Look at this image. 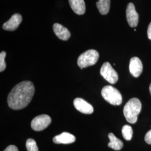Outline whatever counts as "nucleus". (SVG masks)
Instances as JSON below:
<instances>
[{
    "label": "nucleus",
    "mask_w": 151,
    "mask_h": 151,
    "mask_svg": "<svg viewBox=\"0 0 151 151\" xmlns=\"http://www.w3.org/2000/svg\"><path fill=\"white\" fill-rule=\"evenodd\" d=\"M35 88L32 82L22 81L14 87L7 97L9 106L14 110L27 107L32 100Z\"/></svg>",
    "instance_id": "f257e3e1"
},
{
    "label": "nucleus",
    "mask_w": 151,
    "mask_h": 151,
    "mask_svg": "<svg viewBox=\"0 0 151 151\" xmlns=\"http://www.w3.org/2000/svg\"><path fill=\"white\" fill-rule=\"evenodd\" d=\"M142 110V103L137 98H132L124 106L123 113L127 122L134 124L138 120V116Z\"/></svg>",
    "instance_id": "f03ea898"
},
{
    "label": "nucleus",
    "mask_w": 151,
    "mask_h": 151,
    "mask_svg": "<svg viewBox=\"0 0 151 151\" xmlns=\"http://www.w3.org/2000/svg\"><path fill=\"white\" fill-rule=\"evenodd\" d=\"M103 98L109 104L113 105H120L122 103V96L116 88L112 86H105L101 90Z\"/></svg>",
    "instance_id": "7ed1b4c3"
},
{
    "label": "nucleus",
    "mask_w": 151,
    "mask_h": 151,
    "mask_svg": "<svg viewBox=\"0 0 151 151\" xmlns=\"http://www.w3.org/2000/svg\"><path fill=\"white\" fill-rule=\"evenodd\" d=\"M99 58V52L94 49H90L82 53L77 60V65L82 69L95 65Z\"/></svg>",
    "instance_id": "20e7f679"
},
{
    "label": "nucleus",
    "mask_w": 151,
    "mask_h": 151,
    "mask_svg": "<svg viewBox=\"0 0 151 151\" xmlns=\"http://www.w3.org/2000/svg\"><path fill=\"white\" fill-rule=\"evenodd\" d=\"M100 75L111 84H115L119 78L117 72L109 62H105L100 69Z\"/></svg>",
    "instance_id": "39448f33"
},
{
    "label": "nucleus",
    "mask_w": 151,
    "mask_h": 151,
    "mask_svg": "<svg viewBox=\"0 0 151 151\" xmlns=\"http://www.w3.org/2000/svg\"><path fill=\"white\" fill-rule=\"evenodd\" d=\"M52 122L51 118L48 115H40L32 119L31 127L35 131H42L47 128Z\"/></svg>",
    "instance_id": "423d86ee"
},
{
    "label": "nucleus",
    "mask_w": 151,
    "mask_h": 151,
    "mask_svg": "<svg viewBox=\"0 0 151 151\" xmlns=\"http://www.w3.org/2000/svg\"><path fill=\"white\" fill-rule=\"evenodd\" d=\"M126 16L128 24L131 27H135L138 25L139 16L135 10V6L133 3H129L126 10Z\"/></svg>",
    "instance_id": "0eeeda50"
},
{
    "label": "nucleus",
    "mask_w": 151,
    "mask_h": 151,
    "mask_svg": "<svg viewBox=\"0 0 151 151\" xmlns=\"http://www.w3.org/2000/svg\"><path fill=\"white\" fill-rule=\"evenodd\" d=\"M76 109L82 113L91 114L93 112V108L90 104L81 98H76L73 101Z\"/></svg>",
    "instance_id": "6e6552de"
},
{
    "label": "nucleus",
    "mask_w": 151,
    "mask_h": 151,
    "mask_svg": "<svg viewBox=\"0 0 151 151\" xmlns=\"http://www.w3.org/2000/svg\"><path fill=\"white\" fill-rule=\"evenodd\" d=\"M22 20V16L19 14H15L11 16L10 19L5 22L3 25V29L8 31H14L17 29Z\"/></svg>",
    "instance_id": "1a4fd4ad"
},
{
    "label": "nucleus",
    "mask_w": 151,
    "mask_h": 151,
    "mask_svg": "<svg viewBox=\"0 0 151 151\" xmlns=\"http://www.w3.org/2000/svg\"><path fill=\"white\" fill-rule=\"evenodd\" d=\"M129 71L131 75L134 77H138L143 71V65L140 59L138 57L131 58L129 63Z\"/></svg>",
    "instance_id": "9d476101"
},
{
    "label": "nucleus",
    "mask_w": 151,
    "mask_h": 151,
    "mask_svg": "<svg viewBox=\"0 0 151 151\" xmlns=\"http://www.w3.org/2000/svg\"><path fill=\"white\" fill-rule=\"evenodd\" d=\"M55 34L60 40L66 41L70 37V31L65 27L58 23H55L53 27Z\"/></svg>",
    "instance_id": "9b49d317"
},
{
    "label": "nucleus",
    "mask_w": 151,
    "mask_h": 151,
    "mask_svg": "<svg viewBox=\"0 0 151 151\" xmlns=\"http://www.w3.org/2000/svg\"><path fill=\"white\" fill-rule=\"evenodd\" d=\"M76 137L67 132H63L59 135L55 136L53 141L55 144H70L75 142Z\"/></svg>",
    "instance_id": "f8f14e48"
},
{
    "label": "nucleus",
    "mask_w": 151,
    "mask_h": 151,
    "mask_svg": "<svg viewBox=\"0 0 151 151\" xmlns=\"http://www.w3.org/2000/svg\"><path fill=\"white\" fill-rule=\"evenodd\" d=\"M72 10L78 15H83L86 11V5L84 0H68Z\"/></svg>",
    "instance_id": "ddd939ff"
},
{
    "label": "nucleus",
    "mask_w": 151,
    "mask_h": 151,
    "mask_svg": "<svg viewBox=\"0 0 151 151\" xmlns=\"http://www.w3.org/2000/svg\"><path fill=\"white\" fill-rule=\"evenodd\" d=\"M110 142L108 143V147L115 151H119L122 149L124 146L123 142L118 138L113 133H110L108 134Z\"/></svg>",
    "instance_id": "4468645a"
},
{
    "label": "nucleus",
    "mask_w": 151,
    "mask_h": 151,
    "mask_svg": "<svg viewBox=\"0 0 151 151\" xmlns=\"http://www.w3.org/2000/svg\"><path fill=\"white\" fill-rule=\"evenodd\" d=\"M96 6L101 15H106L110 10V0H99L96 2Z\"/></svg>",
    "instance_id": "2eb2a0df"
},
{
    "label": "nucleus",
    "mask_w": 151,
    "mask_h": 151,
    "mask_svg": "<svg viewBox=\"0 0 151 151\" xmlns=\"http://www.w3.org/2000/svg\"><path fill=\"white\" fill-rule=\"evenodd\" d=\"M133 129L129 125H125L122 128V135L126 140H131L133 137Z\"/></svg>",
    "instance_id": "dca6fc26"
},
{
    "label": "nucleus",
    "mask_w": 151,
    "mask_h": 151,
    "mask_svg": "<svg viewBox=\"0 0 151 151\" xmlns=\"http://www.w3.org/2000/svg\"><path fill=\"white\" fill-rule=\"evenodd\" d=\"M26 147L27 151H39L36 142L33 139L29 138L26 142Z\"/></svg>",
    "instance_id": "f3484780"
},
{
    "label": "nucleus",
    "mask_w": 151,
    "mask_h": 151,
    "mask_svg": "<svg viewBox=\"0 0 151 151\" xmlns=\"http://www.w3.org/2000/svg\"><path fill=\"white\" fill-rule=\"evenodd\" d=\"M6 53L5 51H2L0 53V72H2V71L5 70L6 67L5 58Z\"/></svg>",
    "instance_id": "a211bd4d"
},
{
    "label": "nucleus",
    "mask_w": 151,
    "mask_h": 151,
    "mask_svg": "<svg viewBox=\"0 0 151 151\" xmlns=\"http://www.w3.org/2000/svg\"><path fill=\"white\" fill-rule=\"evenodd\" d=\"M145 140L147 144L151 145V129L146 133Z\"/></svg>",
    "instance_id": "6ab92c4d"
},
{
    "label": "nucleus",
    "mask_w": 151,
    "mask_h": 151,
    "mask_svg": "<svg viewBox=\"0 0 151 151\" xmlns=\"http://www.w3.org/2000/svg\"><path fill=\"white\" fill-rule=\"evenodd\" d=\"M4 151H19V150L16 146L14 145H10L8 146Z\"/></svg>",
    "instance_id": "aec40b11"
},
{
    "label": "nucleus",
    "mask_w": 151,
    "mask_h": 151,
    "mask_svg": "<svg viewBox=\"0 0 151 151\" xmlns=\"http://www.w3.org/2000/svg\"><path fill=\"white\" fill-rule=\"evenodd\" d=\"M147 35H148V38L151 40V22L147 29Z\"/></svg>",
    "instance_id": "412c9836"
},
{
    "label": "nucleus",
    "mask_w": 151,
    "mask_h": 151,
    "mask_svg": "<svg viewBox=\"0 0 151 151\" xmlns=\"http://www.w3.org/2000/svg\"><path fill=\"white\" fill-rule=\"evenodd\" d=\"M150 93H151V83L150 86Z\"/></svg>",
    "instance_id": "4be33fe9"
}]
</instances>
